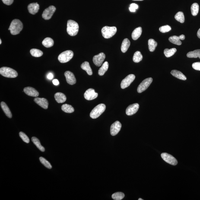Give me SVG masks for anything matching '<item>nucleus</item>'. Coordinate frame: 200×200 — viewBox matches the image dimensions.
<instances>
[{
	"label": "nucleus",
	"instance_id": "nucleus-36",
	"mask_svg": "<svg viewBox=\"0 0 200 200\" xmlns=\"http://www.w3.org/2000/svg\"><path fill=\"white\" fill-rule=\"evenodd\" d=\"M175 18L178 21L181 23H183L185 22L184 15L182 12H179L175 16Z\"/></svg>",
	"mask_w": 200,
	"mask_h": 200
},
{
	"label": "nucleus",
	"instance_id": "nucleus-16",
	"mask_svg": "<svg viewBox=\"0 0 200 200\" xmlns=\"http://www.w3.org/2000/svg\"><path fill=\"white\" fill-rule=\"evenodd\" d=\"M34 101L36 104L38 105L43 109H48L49 103L47 100L44 98L36 97L34 99Z\"/></svg>",
	"mask_w": 200,
	"mask_h": 200
},
{
	"label": "nucleus",
	"instance_id": "nucleus-45",
	"mask_svg": "<svg viewBox=\"0 0 200 200\" xmlns=\"http://www.w3.org/2000/svg\"><path fill=\"white\" fill-rule=\"evenodd\" d=\"M53 74H52V73H49V74H48V75L47 76V78L48 79H53Z\"/></svg>",
	"mask_w": 200,
	"mask_h": 200
},
{
	"label": "nucleus",
	"instance_id": "nucleus-1",
	"mask_svg": "<svg viewBox=\"0 0 200 200\" xmlns=\"http://www.w3.org/2000/svg\"><path fill=\"white\" fill-rule=\"evenodd\" d=\"M23 28L22 23L19 20L14 19L11 22L8 30H9L11 34L17 35L19 34Z\"/></svg>",
	"mask_w": 200,
	"mask_h": 200
},
{
	"label": "nucleus",
	"instance_id": "nucleus-30",
	"mask_svg": "<svg viewBox=\"0 0 200 200\" xmlns=\"http://www.w3.org/2000/svg\"><path fill=\"white\" fill-rule=\"evenodd\" d=\"M187 56L189 58H197L199 57L200 59V49H197L188 52L187 54Z\"/></svg>",
	"mask_w": 200,
	"mask_h": 200
},
{
	"label": "nucleus",
	"instance_id": "nucleus-3",
	"mask_svg": "<svg viewBox=\"0 0 200 200\" xmlns=\"http://www.w3.org/2000/svg\"><path fill=\"white\" fill-rule=\"evenodd\" d=\"M0 74L6 78H15L18 75L17 71L11 68L3 67L0 69Z\"/></svg>",
	"mask_w": 200,
	"mask_h": 200
},
{
	"label": "nucleus",
	"instance_id": "nucleus-4",
	"mask_svg": "<svg viewBox=\"0 0 200 200\" xmlns=\"http://www.w3.org/2000/svg\"><path fill=\"white\" fill-rule=\"evenodd\" d=\"M106 105L104 104H100L97 105L90 112V116L92 119H96L98 118L103 114L106 109Z\"/></svg>",
	"mask_w": 200,
	"mask_h": 200
},
{
	"label": "nucleus",
	"instance_id": "nucleus-43",
	"mask_svg": "<svg viewBox=\"0 0 200 200\" xmlns=\"http://www.w3.org/2000/svg\"><path fill=\"white\" fill-rule=\"evenodd\" d=\"M3 2L5 5H10L12 4L14 0H2Z\"/></svg>",
	"mask_w": 200,
	"mask_h": 200
},
{
	"label": "nucleus",
	"instance_id": "nucleus-10",
	"mask_svg": "<svg viewBox=\"0 0 200 200\" xmlns=\"http://www.w3.org/2000/svg\"><path fill=\"white\" fill-rule=\"evenodd\" d=\"M162 158L166 162L172 165H176L178 164L176 159L170 155L166 153H163L161 155Z\"/></svg>",
	"mask_w": 200,
	"mask_h": 200
},
{
	"label": "nucleus",
	"instance_id": "nucleus-42",
	"mask_svg": "<svg viewBox=\"0 0 200 200\" xmlns=\"http://www.w3.org/2000/svg\"><path fill=\"white\" fill-rule=\"evenodd\" d=\"M192 66L194 69L200 71V62L194 63L192 64Z\"/></svg>",
	"mask_w": 200,
	"mask_h": 200
},
{
	"label": "nucleus",
	"instance_id": "nucleus-29",
	"mask_svg": "<svg viewBox=\"0 0 200 200\" xmlns=\"http://www.w3.org/2000/svg\"><path fill=\"white\" fill-rule=\"evenodd\" d=\"M148 43L149 50L151 52H154L157 47V42L154 39H151L148 40Z\"/></svg>",
	"mask_w": 200,
	"mask_h": 200
},
{
	"label": "nucleus",
	"instance_id": "nucleus-47",
	"mask_svg": "<svg viewBox=\"0 0 200 200\" xmlns=\"http://www.w3.org/2000/svg\"><path fill=\"white\" fill-rule=\"evenodd\" d=\"M133 1H144V0H133Z\"/></svg>",
	"mask_w": 200,
	"mask_h": 200
},
{
	"label": "nucleus",
	"instance_id": "nucleus-28",
	"mask_svg": "<svg viewBox=\"0 0 200 200\" xmlns=\"http://www.w3.org/2000/svg\"><path fill=\"white\" fill-rule=\"evenodd\" d=\"M32 141L33 144L36 145L37 148L39 150H40L41 151L44 152L45 151L44 147L41 145L40 141H39V140L38 138L35 137H33L32 138Z\"/></svg>",
	"mask_w": 200,
	"mask_h": 200
},
{
	"label": "nucleus",
	"instance_id": "nucleus-39",
	"mask_svg": "<svg viewBox=\"0 0 200 200\" xmlns=\"http://www.w3.org/2000/svg\"><path fill=\"white\" fill-rule=\"evenodd\" d=\"M171 30V27L169 25H166L162 26V27H160L159 29V30L162 33H165L167 32L170 31Z\"/></svg>",
	"mask_w": 200,
	"mask_h": 200
},
{
	"label": "nucleus",
	"instance_id": "nucleus-31",
	"mask_svg": "<svg viewBox=\"0 0 200 200\" xmlns=\"http://www.w3.org/2000/svg\"><path fill=\"white\" fill-rule=\"evenodd\" d=\"M61 108L62 110L66 113H71L74 111V108L71 105L68 104H65L62 105Z\"/></svg>",
	"mask_w": 200,
	"mask_h": 200
},
{
	"label": "nucleus",
	"instance_id": "nucleus-11",
	"mask_svg": "<svg viewBox=\"0 0 200 200\" xmlns=\"http://www.w3.org/2000/svg\"><path fill=\"white\" fill-rule=\"evenodd\" d=\"M105 55L103 52L96 55L93 57V63L97 66H100L102 65L105 58Z\"/></svg>",
	"mask_w": 200,
	"mask_h": 200
},
{
	"label": "nucleus",
	"instance_id": "nucleus-20",
	"mask_svg": "<svg viewBox=\"0 0 200 200\" xmlns=\"http://www.w3.org/2000/svg\"><path fill=\"white\" fill-rule=\"evenodd\" d=\"M55 100L58 103H63L66 100V96L62 93L58 92L55 94Z\"/></svg>",
	"mask_w": 200,
	"mask_h": 200
},
{
	"label": "nucleus",
	"instance_id": "nucleus-38",
	"mask_svg": "<svg viewBox=\"0 0 200 200\" xmlns=\"http://www.w3.org/2000/svg\"><path fill=\"white\" fill-rule=\"evenodd\" d=\"M39 160H40L41 163L45 167L48 169H51L52 168V166L49 162L46 159L43 158V157H39Z\"/></svg>",
	"mask_w": 200,
	"mask_h": 200
},
{
	"label": "nucleus",
	"instance_id": "nucleus-15",
	"mask_svg": "<svg viewBox=\"0 0 200 200\" xmlns=\"http://www.w3.org/2000/svg\"><path fill=\"white\" fill-rule=\"evenodd\" d=\"M65 77L67 82L71 85H73L76 83V79L73 73L69 71H67L65 73Z\"/></svg>",
	"mask_w": 200,
	"mask_h": 200
},
{
	"label": "nucleus",
	"instance_id": "nucleus-14",
	"mask_svg": "<svg viewBox=\"0 0 200 200\" xmlns=\"http://www.w3.org/2000/svg\"><path fill=\"white\" fill-rule=\"evenodd\" d=\"M139 106L138 103H136L130 105L127 108L126 110V113L128 116L135 114L138 111Z\"/></svg>",
	"mask_w": 200,
	"mask_h": 200
},
{
	"label": "nucleus",
	"instance_id": "nucleus-49",
	"mask_svg": "<svg viewBox=\"0 0 200 200\" xmlns=\"http://www.w3.org/2000/svg\"><path fill=\"white\" fill-rule=\"evenodd\" d=\"M138 200H143V199H141V198L139 199Z\"/></svg>",
	"mask_w": 200,
	"mask_h": 200
},
{
	"label": "nucleus",
	"instance_id": "nucleus-6",
	"mask_svg": "<svg viewBox=\"0 0 200 200\" xmlns=\"http://www.w3.org/2000/svg\"><path fill=\"white\" fill-rule=\"evenodd\" d=\"M74 52L72 51H66L59 55L58 59L61 63H65L71 60L74 56Z\"/></svg>",
	"mask_w": 200,
	"mask_h": 200
},
{
	"label": "nucleus",
	"instance_id": "nucleus-2",
	"mask_svg": "<svg viewBox=\"0 0 200 200\" xmlns=\"http://www.w3.org/2000/svg\"><path fill=\"white\" fill-rule=\"evenodd\" d=\"M79 26L78 23L71 20H69L67 23V32L71 36H75L78 34Z\"/></svg>",
	"mask_w": 200,
	"mask_h": 200
},
{
	"label": "nucleus",
	"instance_id": "nucleus-32",
	"mask_svg": "<svg viewBox=\"0 0 200 200\" xmlns=\"http://www.w3.org/2000/svg\"><path fill=\"white\" fill-rule=\"evenodd\" d=\"M177 50L176 48H173L172 49H166L164 50V53L166 57L169 58L173 56L176 53Z\"/></svg>",
	"mask_w": 200,
	"mask_h": 200
},
{
	"label": "nucleus",
	"instance_id": "nucleus-35",
	"mask_svg": "<svg viewBox=\"0 0 200 200\" xmlns=\"http://www.w3.org/2000/svg\"><path fill=\"white\" fill-rule=\"evenodd\" d=\"M142 59L143 56L141 52L136 51L134 53L133 58V60L134 62L139 63L142 60Z\"/></svg>",
	"mask_w": 200,
	"mask_h": 200
},
{
	"label": "nucleus",
	"instance_id": "nucleus-33",
	"mask_svg": "<svg viewBox=\"0 0 200 200\" xmlns=\"http://www.w3.org/2000/svg\"><path fill=\"white\" fill-rule=\"evenodd\" d=\"M199 11V6L198 4L195 3L192 4L191 6V11L192 15L196 16L198 14Z\"/></svg>",
	"mask_w": 200,
	"mask_h": 200
},
{
	"label": "nucleus",
	"instance_id": "nucleus-40",
	"mask_svg": "<svg viewBox=\"0 0 200 200\" xmlns=\"http://www.w3.org/2000/svg\"><path fill=\"white\" fill-rule=\"evenodd\" d=\"M19 135L20 138L22 139L23 141H24V142L27 143V144H28V143L30 142V139H29L28 137L24 133L20 132L19 134Z\"/></svg>",
	"mask_w": 200,
	"mask_h": 200
},
{
	"label": "nucleus",
	"instance_id": "nucleus-44",
	"mask_svg": "<svg viewBox=\"0 0 200 200\" xmlns=\"http://www.w3.org/2000/svg\"><path fill=\"white\" fill-rule=\"evenodd\" d=\"M52 82L55 85H58L59 84V82L57 79H53L52 81Z\"/></svg>",
	"mask_w": 200,
	"mask_h": 200
},
{
	"label": "nucleus",
	"instance_id": "nucleus-26",
	"mask_svg": "<svg viewBox=\"0 0 200 200\" xmlns=\"http://www.w3.org/2000/svg\"><path fill=\"white\" fill-rule=\"evenodd\" d=\"M42 45L46 48L51 47L54 45L53 39L50 38H46L43 40L42 42Z\"/></svg>",
	"mask_w": 200,
	"mask_h": 200
},
{
	"label": "nucleus",
	"instance_id": "nucleus-25",
	"mask_svg": "<svg viewBox=\"0 0 200 200\" xmlns=\"http://www.w3.org/2000/svg\"><path fill=\"white\" fill-rule=\"evenodd\" d=\"M181 40H182L181 36H170L169 38V41L172 43L174 44L178 45H181L182 44V42Z\"/></svg>",
	"mask_w": 200,
	"mask_h": 200
},
{
	"label": "nucleus",
	"instance_id": "nucleus-7",
	"mask_svg": "<svg viewBox=\"0 0 200 200\" xmlns=\"http://www.w3.org/2000/svg\"><path fill=\"white\" fill-rule=\"evenodd\" d=\"M152 78H149L144 79L139 85L137 89V91L139 93H141L145 91L152 82Z\"/></svg>",
	"mask_w": 200,
	"mask_h": 200
},
{
	"label": "nucleus",
	"instance_id": "nucleus-37",
	"mask_svg": "<svg viewBox=\"0 0 200 200\" xmlns=\"http://www.w3.org/2000/svg\"><path fill=\"white\" fill-rule=\"evenodd\" d=\"M125 197V194L123 193L118 192L115 193L112 195V198L115 200H121Z\"/></svg>",
	"mask_w": 200,
	"mask_h": 200
},
{
	"label": "nucleus",
	"instance_id": "nucleus-22",
	"mask_svg": "<svg viewBox=\"0 0 200 200\" xmlns=\"http://www.w3.org/2000/svg\"><path fill=\"white\" fill-rule=\"evenodd\" d=\"M130 41L127 38L124 39L121 45V49L123 53H125L130 46Z\"/></svg>",
	"mask_w": 200,
	"mask_h": 200
},
{
	"label": "nucleus",
	"instance_id": "nucleus-5",
	"mask_svg": "<svg viewBox=\"0 0 200 200\" xmlns=\"http://www.w3.org/2000/svg\"><path fill=\"white\" fill-rule=\"evenodd\" d=\"M101 32L102 35L105 38L109 39L116 34L117 28L115 27H109L105 26L102 28Z\"/></svg>",
	"mask_w": 200,
	"mask_h": 200
},
{
	"label": "nucleus",
	"instance_id": "nucleus-23",
	"mask_svg": "<svg viewBox=\"0 0 200 200\" xmlns=\"http://www.w3.org/2000/svg\"><path fill=\"white\" fill-rule=\"evenodd\" d=\"M81 68L82 69L84 70L89 75H92L93 74L91 67H90V64L88 62H84L81 65Z\"/></svg>",
	"mask_w": 200,
	"mask_h": 200
},
{
	"label": "nucleus",
	"instance_id": "nucleus-34",
	"mask_svg": "<svg viewBox=\"0 0 200 200\" xmlns=\"http://www.w3.org/2000/svg\"><path fill=\"white\" fill-rule=\"evenodd\" d=\"M30 53L32 56L35 57H40L43 55V52L41 51L36 49H32L30 50Z\"/></svg>",
	"mask_w": 200,
	"mask_h": 200
},
{
	"label": "nucleus",
	"instance_id": "nucleus-24",
	"mask_svg": "<svg viewBox=\"0 0 200 200\" xmlns=\"http://www.w3.org/2000/svg\"><path fill=\"white\" fill-rule=\"evenodd\" d=\"M142 33V28L141 27H137L133 32L132 34V38L134 40H136L141 36Z\"/></svg>",
	"mask_w": 200,
	"mask_h": 200
},
{
	"label": "nucleus",
	"instance_id": "nucleus-12",
	"mask_svg": "<svg viewBox=\"0 0 200 200\" xmlns=\"http://www.w3.org/2000/svg\"><path fill=\"white\" fill-rule=\"evenodd\" d=\"M84 95L86 100H92L97 97L98 93L95 92L94 89L90 88L85 92Z\"/></svg>",
	"mask_w": 200,
	"mask_h": 200
},
{
	"label": "nucleus",
	"instance_id": "nucleus-19",
	"mask_svg": "<svg viewBox=\"0 0 200 200\" xmlns=\"http://www.w3.org/2000/svg\"><path fill=\"white\" fill-rule=\"evenodd\" d=\"M170 73L173 77H176V78L185 81L187 79L186 77H185V75H184L183 74H182L181 71H177V70H172L171 71Z\"/></svg>",
	"mask_w": 200,
	"mask_h": 200
},
{
	"label": "nucleus",
	"instance_id": "nucleus-48",
	"mask_svg": "<svg viewBox=\"0 0 200 200\" xmlns=\"http://www.w3.org/2000/svg\"><path fill=\"white\" fill-rule=\"evenodd\" d=\"M1 43H2V40H1V39H0V44H1Z\"/></svg>",
	"mask_w": 200,
	"mask_h": 200
},
{
	"label": "nucleus",
	"instance_id": "nucleus-27",
	"mask_svg": "<svg viewBox=\"0 0 200 200\" xmlns=\"http://www.w3.org/2000/svg\"><path fill=\"white\" fill-rule=\"evenodd\" d=\"M109 68V63L107 61L105 62L102 65V66L98 71V74L99 75L103 76L104 75L105 73L107 71L108 69Z\"/></svg>",
	"mask_w": 200,
	"mask_h": 200
},
{
	"label": "nucleus",
	"instance_id": "nucleus-46",
	"mask_svg": "<svg viewBox=\"0 0 200 200\" xmlns=\"http://www.w3.org/2000/svg\"><path fill=\"white\" fill-rule=\"evenodd\" d=\"M197 35L198 37L200 39V28L198 30Z\"/></svg>",
	"mask_w": 200,
	"mask_h": 200
},
{
	"label": "nucleus",
	"instance_id": "nucleus-9",
	"mask_svg": "<svg viewBox=\"0 0 200 200\" xmlns=\"http://www.w3.org/2000/svg\"><path fill=\"white\" fill-rule=\"evenodd\" d=\"M135 78L134 74H130L124 79L121 82V88L124 89L129 87L131 83L134 81Z\"/></svg>",
	"mask_w": 200,
	"mask_h": 200
},
{
	"label": "nucleus",
	"instance_id": "nucleus-13",
	"mask_svg": "<svg viewBox=\"0 0 200 200\" xmlns=\"http://www.w3.org/2000/svg\"><path fill=\"white\" fill-rule=\"evenodd\" d=\"M121 127L122 125L119 121H116L110 127L111 135L113 136L116 135L120 131Z\"/></svg>",
	"mask_w": 200,
	"mask_h": 200
},
{
	"label": "nucleus",
	"instance_id": "nucleus-41",
	"mask_svg": "<svg viewBox=\"0 0 200 200\" xmlns=\"http://www.w3.org/2000/svg\"><path fill=\"white\" fill-rule=\"evenodd\" d=\"M138 8V6L135 4H131L129 8L130 11L131 12H135L136 10Z\"/></svg>",
	"mask_w": 200,
	"mask_h": 200
},
{
	"label": "nucleus",
	"instance_id": "nucleus-18",
	"mask_svg": "<svg viewBox=\"0 0 200 200\" xmlns=\"http://www.w3.org/2000/svg\"><path fill=\"white\" fill-rule=\"evenodd\" d=\"M27 9L30 14H35L39 11V5L37 3L30 4L28 5Z\"/></svg>",
	"mask_w": 200,
	"mask_h": 200
},
{
	"label": "nucleus",
	"instance_id": "nucleus-21",
	"mask_svg": "<svg viewBox=\"0 0 200 200\" xmlns=\"http://www.w3.org/2000/svg\"><path fill=\"white\" fill-rule=\"evenodd\" d=\"M1 106L6 116L9 118H12V114L11 111L6 103L4 102H1Z\"/></svg>",
	"mask_w": 200,
	"mask_h": 200
},
{
	"label": "nucleus",
	"instance_id": "nucleus-8",
	"mask_svg": "<svg viewBox=\"0 0 200 200\" xmlns=\"http://www.w3.org/2000/svg\"><path fill=\"white\" fill-rule=\"evenodd\" d=\"M56 8L53 6H51L43 11L42 17L45 20H48L51 18L54 13L56 11Z\"/></svg>",
	"mask_w": 200,
	"mask_h": 200
},
{
	"label": "nucleus",
	"instance_id": "nucleus-17",
	"mask_svg": "<svg viewBox=\"0 0 200 200\" xmlns=\"http://www.w3.org/2000/svg\"><path fill=\"white\" fill-rule=\"evenodd\" d=\"M23 91L26 94L29 96L36 97L39 96V93L35 89L30 87H25L23 89Z\"/></svg>",
	"mask_w": 200,
	"mask_h": 200
}]
</instances>
